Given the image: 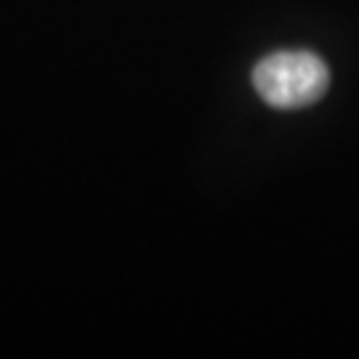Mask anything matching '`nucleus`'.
Here are the masks:
<instances>
[{
	"label": "nucleus",
	"instance_id": "nucleus-1",
	"mask_svg": "<svg viewBox=\"0 0 359 359\" xmlns=\"http://www.w3.org/2000/svg\"><path fill=\"white\" fill-rule=\"evenodd\" d=\"M327 83V67L311 51H277L261 59L253 69L258 96L277 109H301L320 102Z\"/></svg>",
	"mask_w": 359,
	"mask_h": 359
}]
</instances>
